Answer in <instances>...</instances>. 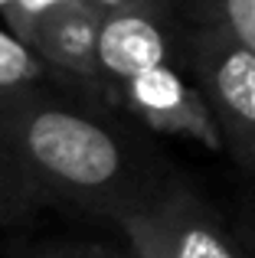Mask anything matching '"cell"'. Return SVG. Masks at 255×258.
<instances>
[{"label":"cell","instance_id":"6","mask_svg":"<svg viewBox=\"0 0 255 258\" xmlns=\"http://www.w3.org/2000/svg\"><path fill=\"white\" fill-rule=\"evenodd\" d=\"M98 17L82 0L62 4L39 17L26 30L20 43L46 66L49 76H59L85 95L98 98V79H95V43H98Z\"/></svg>","mask_w":255,"mask_h":258},{"label":"cell","instance_id":"5","mask_svg":"<svg viewBox=\"0 0 255 258\" xmlns=\"http://www.w3.org/2000/svg\"><path fill=\"white\" fill-rule=\"evenodd\" d=\"M183 59V33L173 17L157 13H111L98 23L95 79L98 101L108 105L111 95L131 79Z\"/></svg>","mask_w":255,"mask_h":258},{"label":"cell","instance_id":"8","mask_svg":"<svg viewBox=\"0 0 255 258\" xmlns=\"http://www.w3.org/2000/svg\"><path fill=\"white\" fill-rule=\"evenodd\" d=\"M43 206H49L46 196L30 183V176L13 164V157H7L0 151V229L33 219Z\"/></svg>","mask_w":255,"mask_h":258},{"label":"cell","instance_id":"2","mask_svg":"<svg viewBox=\"0 0 255 258\" xmlns=\"http://www.w3.org/2000/svg\"><path fill=\"white\" fill-rule=\"evenodd\" d=\"M183 62L223 147L242 170L255 173V56L219 33L186 26Z\"/></svg>","mask_w":255,"mask_h":258},{"label":"cell","instance_id":"7","mask_svg":"<svg viewBox=\"0 0 255 258\" xmlns=\"http://www.w3.org/2000/svg\"><path fill=\"white\" fill-rule=\"evenodd\" d=\"M193 26L219 33L255 56V0H186Z\"/></svg>","mask_w":255,"mask_h":258},{"label":"cell","instance_id":"3","mask_svg":"<svg viewBox=\"0 0 255 258\" xmlns=\"http://www.w3.org/2000/svg\"><path fill=\"white\" fill-rule=\"evenodd\" d=\"M118 226L134 258H245L216 209L183 183L167 180Z\"/></svg>","mask_w":255,"mask_h":258},{"label":"cell","instance_id":"9","mask_svg":"<svg viewBox=\"0 0 255 258\" xmlns=\"http://www.w3.org/2000/svg\"><path fill=\"white\" fill-rule=\"evenodd\" d=\"M46 79H49L46 66L13 33L0 30V95L33 88V85H46Z\"/></svg>","mask_w":255,"mask_h":258},{"label":"cell","instance_id":"4","mask_svg":"<svg viewBox=\"0 0 255 258\" xmlns=\"http://www.w3.org/2000/svg\"><path fill=\"white\" fill-rule=\"evenodd\" d=\"M108 108L124 111L131 121L154 134L167 138H186L203 144L206 151H223L219 131L200 98L197 85L180 72L177 62L157 66L144 76L131 79L111 95Z\"/></svg>","mask_w":255,"mask_h":258},{"label":"cell","instance_id":"1","mask_svg":"<svg viewBox=\"0 0 255 258\" xmlns=\"http://www.w3.org/2000/svg\"><path fill=\"white\" fill-rule=\"evenodd\" d=\"M0 151L49 206L115 222L167 183L98 108L66 101L46 85L0 95Z\"/></svg>","mask_w":255,"mask_h":258},{"label":"cell","instance_id":"12","mask_svg":"<svg viewBox=\"0 0 255 258\" xmlns=\"http://www.w3.org/2000/svg\"><path fill=\"white\" fill-rule=\"evenodd\" d=\"M17 258H134V255H118L98 245H69V242H52V245H39Z\"/></svg>","mask_w":255,"mask_h":258},{"label":"cell","instance_id":"10","mask_svg":"<svg viewBox=\"0 0 255 258\" xmlns=\"http://www.w3.org/2000/svg\"><path fill=\"white\" fill-rule=\"evenodd\" d=\"M62 4H69V0H0V17H4V23H7V33L23 39L26 30H30L43 13L56 10V7H62Z\"/></svg>","mask_w":255,"mask_h":258},{"label":"cell","instance_id":"11","mask_svg":"<svg viewBox=\"0 0 255 258\" xmlns=\"http://www.w3.org/2000/svg\"><path fill=\"white\" fill-rule=\"evenodd\" d=\"M98 17L111 13H157V17H173V0H82Z\"/></svg>","mask_w":255,"mask_h":258}]
</instances>
